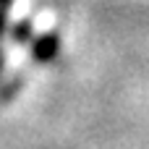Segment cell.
I'll use <instances>...</instances> for the list:
<instances>
[{
	"label": "cell",
	"instance_id": "cell-1",
	"mask_svg": "<svg viewBox=\"0 0 149 149\" xmlns=\"http://www.w3.org/2000/svg\"><path fill=\"white\" fill-rule=\"evenodd\" d=\"M58 52V34L55 31H47V34H39L31 39V60L34 63H47L52 60Z\"/></svg>",
	"mask_w": 149,
	"mask_h": 149
},
{
	"label": "cell",
	"instance_id": "cell-2",
	"mask_svg": "<svg viewBox=\"0 0 149 149\" xmlns=\"http://www.w3.org/2000/svg\"><path fill=\"white\" fill-rule=\"evenodd\" d=\"M10 39H13L16 45H29V42L34 39L31 21H29V18H24V21H16V24L10 26Z\"/></svg>",
	"mask_w": 149,
	"mask_h": 149
},
{
	"label": "cell",
	"instance_id": "cell-3",
	"mask_svg": "<svg viewBox=\"0 0 149 149\" xmlns=\"http://www.w3.org/2000/svg\"><path fill=\"white\" fill-rule=\"evenodd\" d=\"M8 31V10H0V37Z\"/></svg>",
	"mask_w": 149,
	"mask_h": 149
},
{
	"label": "cell",
	"instance_id": "cell-4",
	"mask_svg": "<svg viewBox=\"0 0 149 149\" xmlns=\"http://www.w3.org/2000/svg\"><path fill=\"white\" fill-rule=\"evenodd\" d=\"M10 5H13V0H0V10H10Z\"/></svg>",
	"mask_w": 149,
	"mask_h": 149
},
{
	"label": "cell",
	"instance_id": "cell-5",
	"mask_svg": "<svg viewBox=\"0 0 149 149\" xmlns=\"http://www.w3.org/2000/svg\"><path fill=\"white\" fill-rule=\"evenodd\" d=\"M0 73H3V52H0Z\"/></svg>",
	"mask_w": 149,
	"mask_h": 149
}]
</instances>
